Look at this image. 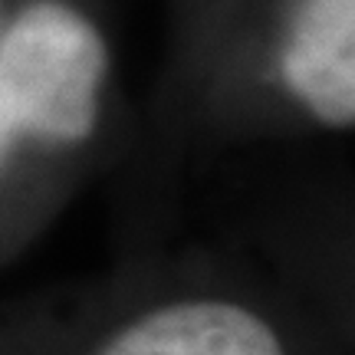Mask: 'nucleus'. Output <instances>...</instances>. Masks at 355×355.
<instances>
[{"mask_svg":"<svg viewBox=\"0 0 355 355\" xmlns=\"http://www.w3.org/2000/svg\"><path fill=\"white\" fill-rule=\"evenodd\" d=\"M349 319L227 260L132 263L0 303V355H349Z\"/></svg>","mask_w":355,"mask_h":355,"instance_id":"obj_1","label":"nucleus"},{"mask_svg":"<svg viewBox=\"0 0 355 355\" xmlns=\"http://www.w3.org/2000/svg\"><path fill=\"white\" fill-rule=\"evenodd\" d=\"M115 46L92 0H10L0 24V207L105 135ZM0 227V263H7Z\"/></svg>","mask_w":355,"mask_h":355,"instance_id":"obj_2","label":"nucleus"},{"mask_svg":"<svg viewBox=\"0 0 355 355\" xmlns=\"http://www.w3.org/2000/svg\"><path fill=\"white\" fill-rule=\"evenodd\" d=\"M204 43H237L250 89L296 125H355V0H241Z\"/></svg>","mask_w":355,"mask_h":355,"instance_id":"obj_3","label":"nucleus"},{"mask_svg":"<svg viewBox=\"0 0 355 355\" xmlns=\"http://www.w3.org/2000/svg\"><path fill=\"white\" fill-rule=\"evenodd\" d=\"M7 7H10V0H0V24H3V13H7Z\"/></svg>","mask_w":355,"mask_h":355,"instance_id":"obj_4","label":"nucleus"}]
</instances>
